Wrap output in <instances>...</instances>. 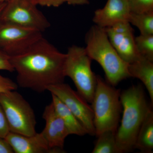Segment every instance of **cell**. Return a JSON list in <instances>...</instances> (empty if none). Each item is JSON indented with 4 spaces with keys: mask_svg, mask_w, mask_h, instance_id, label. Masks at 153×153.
<instances>
[{
    "mask_svg": "<svg viewBox=\"0 0 153 153\" xmlns=\"http://www.w3.org/2000/svg\"><path fill=\"white\" fill-rule=\"evenodd\" d=\"M66 58V54L43 37L25 52L10 57L17 85L41 93L64 82Z\"/></svg>",
    "mask_w": 153,
    "mask_h": 153,
    "instance_id": "6da1fadb",
    "label": "cell"
},
{
    "mask_svg": "<svg viewBox=\"0 0 153 153\" xmlns=\"http://www.w3.org/2000/svg\"><path fill=\"white\" fill-rule=\"evenodd\" d=\"M123 115L116 132V153H126L134 149L140 128L150 108L143 88L133 85L121 92Z\"/></svg>",
    "mask_w": 153,
    "mask_h": 153,
    "instance_id": "7a4b0ae2",
    "label": "cell"
},
{
    "mask_svg": "<svg viewBox=\"0 0 153 153\" xmlns=\"http://www.w3.org/2000/svg\"><path fill=\"white\" fill-rule=\"evenodd\" d=\"M85 41L88 55L101 66L107 82L111 85L116 86L130 77L128 63L121 58L113 47L105 28L92 26L85 36Z\"/></svg>",
    "mask_w": 153,
    "mask_h": 153,
    "instance_id": "3957f363",
    "label": "cell"
},
{
    "mask_svg": "<svg viewBox=\"0 0 153 153\" xmlns=\"http://www.w3.org/2000/svg\"><path fill=\"white\" fill-rule=\"evenodd\" d=\"M120 94V89L97 76L96 86L91 102L97 137L106 131L116 132L122 107Z\"/></svg>",
    "mask_w": 153,
    "mask_h": 153,
    "instance_id": "277c9868",
    "label": "cell"
},
{
    "mask_svg": "<svg viewBox=\"0 0 153 153\" xmlns=\"http://www.w3.org/2000/svg\"><path fill=\"white\" fill-rule=\"evenodd\" d=\"M66 54L65 76L71 78L78 93L91 103L97 84V76L91 68L92 60L85 48L76 45L69 47Z\"/></svg>",
    "mask_w": 153,
    "mask_h": 153,
    "instance_id": "5b68a950",
    "label": "cell"
},
{
    "mask_svg": "<svg viewBox=\"0 0 153 153\" xmlns=\"http://www.w3.org/2000/svg\"><path fill=\"white\" fill-rule=\"evenodd\" d=\"M2 108L10 132L26 136L36 133V116L32 107L16 90L0 93Z\"/></svg>",
    "mask_w": 153,
    "mask_h": 153,
    "instance_id": "8992f818",
    "label": "cell"
},
{
    "mask_svg": "<svg viewBox=\"0 0 153 153\" xmlns=\"http://www.w3.org/2000/svg\"><path fill=\"white\" fill-rule=\"evenodd\" d=\"M0 22L44 32L50 23L32 0H8L0 14Z\"/></svg>",
    "mask_w": 153,
    "mask_h": 153,
    "instance_id": "52a82bcc",
    "label": "cell"
},
{
    "mask_svg": "<svg viewBox=\"0 0 153 153\" xmlns=\"http://www.w3.org/2000/svg\"><path fill=\"white\" fill-rule=\"evenodd\" d=\"M43 37L39 30L0 22V49L10 57L25 52Z\"/></svg>",
    "mask_w": 153,
    "mask_h": 153,
    "instance_id": "ba28073f",
    "label": "cell"
},
{
    "mask_svg": "<svg viewBox=\"0 0 153 153\" xmlns=\"http://www.w3.org/2000/svg\"><path fill=\"white\" fill-rule=\"evenodd\" d=\"M47 90L68 108L87 130L88 134L95 135L93 110L82 96L64 82L51 85Z\"/></svg>",
    "mask_w": 153,
    "mask_h": 153,
    "instance_id": "9c48e42d",
    "label": "cell"
},
{
    "mask_svg": "<svg viewBox=\"0 0 153 153\" xmlns=\"http://www.w3.org/2000/svg\"><path fill=\"white\" fill-rule=\"evenodd\" d=\"M42 117L45 120V126L41 132L49 147L63 153L66 152L63 150L64 142L70 134L52 102L45 107Z\"/></svg>",
    "mask_w": 153,
    "mask_h": 153,
    "instance_id": "30bf717a",
    "label": "cell"
},
{
    "mask_svg": "<svg viewBox=\"0 0 153 153\" xmlns=\"http://www.w3.org/2000/svg\"><path fill=\"white\" fill-rule=\"evenodd\" d=\"M5 139L16 153H63L49 147L41 132L26 136L10 132Z\"/></svg>",
    "mask_w": 153,
    "mask_h": 153,
    "instance_id": "8fae6325",
    "label": "cell"
},
{
    "mask_svg": "<svg viewBox=\"0 0 153 153\" xmlns=\"http://www.w3.org/2000/svg\"><path fill=\"white\" fill-rule=\"evenodd\" d=\"M130 13L128 0H108L103 8L94 12L93 22L100 27H109L117 22L128 21Z\"/></svg>",
    "mask_w": 153,
    "mask_h": 153,
    "instance_id": "7c38bea8",
    "label": "cell"
},
{
    "mask_svg": "<svg viewBox=\"0 0 153 153\" xmlns=\"http://www.w3.org/2000/svg\"><path fill=\"white\" fill-rule=\"evenodd\" d=\"M105 29L113 47L124 61L129 64L141 56L137 49L133 33L118 34Z\"/></svg>",
    "mask_w": 153,
    "mask_h": 153,
    "instance_id": "4fadbf2b",
    "label": "cell"
},
{
    "mask_svg": "<svg viewBox=\"0 0 153 153\" xmlns=\"http://www.w3.org/2000/svg\"><path fill=\"white\" fill-rule=\"evenodd\" d=\"M128 71L130 77L139 79L149 92L152 105L153 104V61L140 56L128 64Z\"/></svg>",
    "mask_w": 153,
    "mask_h": 153,
    "instance_id": "5bb4252c",
    "label": "cell"
},
{
    "mask_svg": "<svg viewBox=\"0 0 153 153\" xmlns=\"http://www.w3.org/2000/svg\"><path fill=\"white\" fill-rule=\"evenodd\" d=\"M51 94L54 108L65 123L70 135L82 136L88 134L84 127L68 108L56 96Z\"/></svg>",
    "mask_w": 153,
    "mask_h": 153,
    "instance_id": "9a60e30c",
    "label": "cell"
},
{
    "mask_svg": "<svg viewBox=\"0 0 153 153\" xmlns=\"http://www.w3.org/2000/svg\"><path fill=\"white\" fill-rule=\"evenodd\" d=\"M134 149L144 153H153V111L150 107L137 136Z\"/></svg>",
    "mask_w": 153,
    "mask_h": 153,
    "instance_id": "2e32d148",
    "label": "cell"
},
{
    "mask_svg": "<svg viewBox=\"0 0 153 153\" xmlns=\"http://www.w3.org/2000/svg\"><path fill=\"white\" fill-rule=\"evenodd\" d=\"M128 21L135 26L142 35H153V12L135 13L130 12Z\"/></svg>",
    "mask_w": 153,
    "mask_h": 153,
    "instance_id": "e0dca14e",
    "label": "cell"
},
{
    "mask_svg": "<svg viewBox=\"0 0 153 153\" xmlns=\"http://www.w3.org/2000/svg\"><path fill=\"white\" fill-rule=\"evenodd\" d=\"M97 137L98 139L91 153H116V132L106 131Z\"/></svg>",
    "mask_w": 153,
    "mask_h": 153,
    "instance_id": "ac0fdd59",
    "label": "cell"
},
{
    "mask_svg": "<svg viewBox=\"0 0 153 153\" xmlns=\"http://www.w3.org/2000/svg\"><path fill=\"white\" fill-rule=\"evenodd\" d=\"M137 49L141 56L153 61V35H142L135 38Z\"/></svg>",
    "mask_w": 153,
    "mask_h": 153,
    "instance_id": "d6986e66",
    "label": "cell"
},
{
    "mask_svg": "<svg viewBox=\"0 0 153 153\" xmlns=\"http://www.w3.org/2000/svg\"><path fill=\"white\" fill-rule=\"evenodd\" d=\"M131 13H146L153 12V0H128Z\"/></svg>",
    "mask_w": 153,
    "mask_h": 153,
    "instance_id": "ffe728a7",
    "label": "cell"
},
{
    "mask_svg": "<svg viewBox=\"0 0 153 153\" xmlns=\"http://www.w3.org/2000/svg\"><path fill=\"white\" fill-rule=\"evenodd\" d=\"M105 29L118 34H126L134 32L131 24L127 21H121L117 22L111 27Z\"/></svg>",
    "mask_w": 153,
    "mask_h": 153,
    "instance_id": "44dd1931",
    "label": "cell"
},
{
    "mask_svg": "<svg viewBox=\"0 0 153 153\" xmlns=\"http://www.w3.org/2000/svg\"><path fill=\"white\" fill-rule=\"evenodd\" d=\"M18 87L17 83L12 79L0 74V93L16 90Z\"/></svg>",
    "mask_w": 153,
    "mask_h": 153,
    "instance_id": "7402d4cb",
    "label": "cell"
},
{
    "mask_svg": "<svg viewBox=\"0 0 153 153\" xmlns=\"http://www.w3.org/2000/svg\"><path fill=\"white\" fill-rule=\"evenodd\" d=\"M0 70L14 71L10 61V57L0 49Z\"/></svg>",
    "mask_w": 153,
    "mask_h": 153,
    "instance_id": "603a6c76",
    "label": "cell"
},
{
    "mask_svg": "<svg viewBox=\"0 0 153 153\" xmlns=\"http://www.w3.org/2000/svg\"><path fill=\"white\" fill-rule=\"evenodd\" d=\"M10 132L7 121L0 104V137L5 138Z\"/></svg>",
    "mask_w": 153,
    "mask_h": 153,
    "instance_id": "cb8c5ba5",
    "label": "cell"
},
{
    "mask_svg": "<svg viewBox=\"0 0 153 153\" xmlns=\"http://www.w3.org/2000/svg\"><path fill=\"white\" fill-rule=\"evenodd\" d=\"M36 5L47 6V7H59L65 3L64 0H32Z\"/></svg>",
    "mask_w": 153,
    "mask_h": 153,
    "instance_id": "d4e9b609",
    "label": "cell"
},
{
    "mask_svg": "<svg viewBox=\"0 0 153 153\" xmlns=\"http://www.w3.org/2000/svg\"><path fill=\"white\" fill-rule=\"evenodd\" d=\"M13 153V151L6 140L0 137V153Z\"/></svg>",
    "mask_w": 153,
    "mask_h": 153,
    "instance_id": "484cf974",
    "label": "cell"
},
{
    "mask_svg": "<svg viewBox=\"0 0 153 153\" xmlns=\"http://www.w3.org/2000/svg\"><path fill=\"white\" fill-rule=\"evenodd\" d=\"M65 2L72 5H83L89 4V0H64Z\"/></svg>",
    "mask_w": 153,
    "mask_h": 153,
    "instance_id": "4316f807",
    "label": "cell"
},
{
    "mask_svg": "<svg viewBox=\"0 0 153 153\" xmlns=\"http://www.w3.org/2000/svg\"><path fill=\"white\" fill-rule=\"evenodd\" d=\"M6 2L1 3L0 4V14L1 13L2 11L4 9V7L5 5Z\"/></svg>",
    "mask_w": 153,
    "mask_h": 153,
    "instance_id": "83f0119b",
    "label": "cell"
},
{
    "mask_svg": "<svg viewBox=\"0 0 153 153\" xmlns=\"http://www.w3.org/2000/svg\"><path fill=\"white\" fill-rule=\"evenodd\" d=\"M7 1L8 0H0V4H1V3L6 2H7Z\"/></svg>",
    "mask_w": 153,
    "mask_h": 153,
    "instance_id": "f1b7e54d",
    "label": "cell"
}]
</instances>
